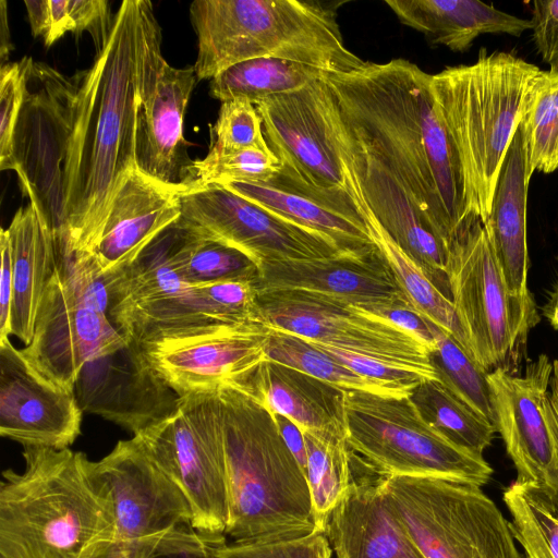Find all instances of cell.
I'll return each mask as SVG.
<instances>
[{
	"mask_svg": "<svg viewBox=\"0 0 558 558\" xmlns=\"http://www.w3.org/2000/svg\"><path fill=\"white\" fill-rule=\"evenodd\" d=\"M218 184L289 221L325 234L348 253L377 250L360 210L327 201L280 172L267 181Z\"/></svg>",
	"mask_w": 558,
	"mask_h": 558,
	"instance_id": "obj_25",
	"label": "cell"
},
{
	"mask_svg": "<svg viewBox=\"0 0 558 558\" xmlns=\"http://www.w3.org/2000/svg\"><path fill=\"white\" fill-rule=\"evenodd\" d=\"M57 267L65 287L85 304L109 313V279L90 255L68 254L56 248ZM109 316V315H108Z\"/></svg>",
	"mask_w": 558,
	"mask_h": 558,
	"instance_id": "obj_45",
	"label": "cell"
},
{
	"mask_svg": "<svg viewBox=\"0 0 558 558\" xmlns=\"http://www.w3.org/2000/svg\"><path fill=\"white\" fill-rule=\"evenodd\" d=\"M153 558H209L207 544L197 549H186L168 554L157 555Z\"/></svg>",
	"mask_w": 558,
	"mask_h": 558,
	"instance_id": "obj_52",
	"label": "cell"
},
{
	"mask_svg": "<svg viewBox=\"0 0 558 558\" xmlns=\"http://www.w3.org/2000/svg\"><path fill=\"white\" fill-rule=\"evenodd\" d=\"M7 230L13 270L11 335L27 345L56 268V238L49 222L31 203L15 213Z\"/></svg>",
	"mask_w": 558,
	"mask_h": 558,
	"instance_id": "obj_27",
	"label": "cell"
},
{
	"mask_svg": "<svg viewBox=\"0 0 558 558\" xmlns=\"http://www.w3.org/2000/svg\"><path fill=\"white\" fill-rule=\"evenodd\" d=\"M74 392L34 371L8 339L0 342V435L23 447L65 449L81 434Z\"/></svg>",
	"mask_w": 558,
	"mask_h": 558,
	"instance_id": "obj_18",
	"label": "cell"
},
{
	"mask_svg": "<svg viewBox=\"0 0 558 558\" xmlns=\"http://www.w3.org/2000/svg\"><path fill=\"white\" fill-rule=\"evenodd\" d=\"M446 274L470 355L487 372H510L539 315L533 295L508 291L481 220L449 245Z\"/></svg>",
	"mask_w": 558,
	"mask_h": 558,
	"instance_id": "obj_10",
	"label": "cell"
},
{
	"mask_svg": "<svg viewBox=\"0 0 558 558\" xmlns=\"http://www.w3.org/2000/svg\"><path fill=\"white\" fill-rule=\"evenodd\" d=\"M324 534L336 558H423L390 508L381 475L368 468L352 476Z\"/></svg>",
	"mask_w": 558,
	"mask_h": 558,
	"instance_id": "obj_23",
	"label": "cell"
},
{
	"mask_svg": "<svg viewBox=\"0 0 558 558\" xmlns=\"http://www.w3.org/2000/svg\"><path fill=\"white\" fill-rule=\"evenodd\" d=\"M399 21L423 33L434 45L466 51L481 35L519 37L531 29L527 19L477 0H386Z\"/></svg>",
	"mask_w": 558,
	"mask_h": 558,
	"instance_id": "obj_28",
	"label": "cell"
},
{
	"mask_svg": "<svg viewBox=\"0 0 558 558\" xmlns=\"http://www.w3.org/2000/svg\"><path fill=\"white\" fill-rule=\"evenodd\" d=\"M262 118L250 100L235 98L221 102L218 118L210 125L209 150L267 148Z\"/></svg>",
	"mask_w": 558,
	"mask_h": 558,
	"instance_id": "obj_42",
	"label": "cell"
},
{
	"mask_svg": "<svg viewBox=\"0 0 558 558\" xmlns=\"http://www.w3.org/2000/svg\"><path fill=\"white\" fill-rule=\"evenodd\" d=\"M325 89L324 75L255 107L267 145L279 160L278 172L327 201L361 211L331 135Z\"/></svg>",
	"mask_w": 558,
	"mask_h": 558,
	"instance_id": "obj_14",
	"label": "cell"
},
{
	"mask_svg": "<svg viewBox=\"0 0 558 558\" xmlns=\"http://www.w3.org/2000/svg\"><path fill=\"white\" fill-rule=\"evenodd\" d=\"M331 135L365 223L377 225L427 275L480 219L432 74L405 59L326 73Z\"/></svg>",
	"mask_w": 558,
	"mask_h": 558,
	"instance_id": "obj_1",
	"label": "cell"
},
{
	"mask_svg": "<svg viewBox=\"0 0 558 558\" xmlns=\"http://www.w3.org/2000/svg\"><path fill=\"white\" fill-rule=\"evenodd\" d=\"M0 342L11 335V308L13 302L12 252L9 232L0 231Z\"/></svg>",
	"mask_w": 558,
	"mask_h": 558,
	"instance_id": "obj_48",
	"label": "cell"
},
{
	"mask_svg": "<svg viewBox=\"0 0 558 558\" xmlns=\"http://www.w3.org/2000/svg\"><path fill=\"white\" fill-rule=\"evenodd\" d=\"M258 293L299 290L339 299L367 311L384 312L410 304L378 248L365 255L289 259L264 264Z\"/></svg>",
	"mask_w": 558,
	"mask_h": 558,
	"instance_id": "obj_20",
	"label": "cell"
},
{
	"mask_svg": "<svg viewBox=\"0 0 558 558\" xmlns=\"http://www.w3.org/2000/svg\"><path fill=\"white\" fill-rule=\"evenodd\" d=\"M276 415L277 424L279 426L282 438L284 439L288 448L296 459L303 473L306 476L307 468V453L304 441V436L301 429L292 423L289 418Z\"/></svg>",
	"mask_w": 558,
	"mask_h": 558,
	"instance_id": "obj_49",
	"label": "cell"
},
{
	"mask_svg": "<svg viewBox=\"0 0 558 558\" xmlns=\"http://www.w3.org/2000/svg\"><path fill=\"white\" fill-rule=\"evenodd\" d=\"M326 73L290 60L256 58L236 63L216 75L210 80L209 94L221 102L245 98L256 106L269 97L299 90Z\"/></svg>",
	"mask_w": 558,
	"mask_h": 558,
	"instance_id": "obj_30",
	"label": "cell"
},
{
	"mask_svg": "<svg viewBox=\"0 0 558 558\" xmlns=\"http://www.w3.org/2000/svg\"><path fill=\"white\" fill-rule=\"evenodd\" d=\"M34 60L23 57L7 62L0 69V169L16 170L14 158L15 133L27 94Z\"/></svg>",
	"mask_w": 558,
	"mask_h": 558,
	"instance_id": "obj_41",
	"label": "cell"
},
{
	"mask_svg": "<svg viewBox=\"0 0 558 558\" xmlns=\"http://www.w3.org/2000/svg\"><path fill=\"white\" fill-rule=\"evenodd\" d=\"M338 417L349 450L379 475L434 477L480 487L493 475L483 456L429 424L411 397L341 390Z\"/></svg>",
	"mask_w": 558,
	"mask_h": 558,
	"instance_id": "obj_7",
	"label": "cell"
},
{
	"mask_svg": "<svg viewBox=\"0 0 558 558\" xmlns=\"http://www.w3.org/2000/svg\"><path fill=\"white\" fill-rule=\"evenodd\" d=\"M134 436L187 498L195 530L226 541L229 489L217 389L179 397L171 414Z\"/></svg>",
	"mask_w": 558,
	"mask_h": 558,
	"instance_id": "obj_11",
	"label": "cell"
},
{
	"mask_svg": "<svg viewBox=\"0 0 558 558\" xmlns=\"http://www.w3.org/2000/svg\"><path fill=\"white\" fill-rule=\"evenodd\" d=\"M530 181L519 130L514 133L496 183L490 211L483 222L493 254L508 291L529 298L526 203Z\"/></svg>",
	"mask_w": 558,
	"mask_h": 558,
	"instance_id": "obj_26",
	"label": "cell"
},
{
	"mask_svg": "<svg viewBox=\"0 0 558 558\" xmlns=\"http://www.w3.org/2000/svg\"><path fill=\"white\" fill-rule=\"evenodd\" d=\"M531 31L534 46L549 69H558V0L533 2Z\"/></svg>",
	"mask_w": 558,
	"mask_h": 558,
	"instance_id": "obj_47",
	"label": "cell"
},
{
	"mask_svg": "<svg viewBox=\"0 0 558 558\" xmlns=\"http://www.w3.org/2000/svg\"><path fill=\"white\" fill-rule=\"evenodd\" d=\"M263 323H211L136 341L156 374L178 397L216 390L267 360Z\"/></svg>",
	"mask_w": 558,
	"mask_h": 558,
	"instance_id": "obj_15",
	"label": "cell"
},
{
	"mask_svg": "<svg viewBox=\"0 0 558 558\" xmlns=\"http://www.w3.org/2000/svg\"><path fill=\"white\" fill-rule=\"evenodd\" d=\"M549 400L558 417V360L553 361V375L549 386Z\"/></svg>",
	"mask_w": 558,
	"mask_h": 558,
	"instance_id": "obj_53",
	"label": "cell"
},
{
	"mask_svg": "<svg viewBox=\"0 0 558 558\" xmlns=\"http://www.w3.org/2000/svg\"><path fill=\"white\" fill-rule=\"evenodd\" d=\"M551 375L553 362L546 354L531 362L523 376L502 368L487 375L495 426L515 466L517 481L548 490L556 487L554 444L544 414Z\"/></svg>",
	"mask_w": 558,
	"mask_h": 558,
	"instance_id": "obj_17",
	"label": "cell"
},
{
	"mask_svg": "<svg viewBox=\"0 0 558 558\" xmlns=\"http://www.w3.org/2000/svg\"><path fill=\"white\" fill-rule=\"evenodd\" d=\"M510 529L525 558H558V494L517 481L504 492Z\"/></svg>",
	"mask_w": 558,
	"mask_h": 558,
	"instance_id": "obj_33",
	"label": "cell"
},
{
	"mask_svg": "<svg viewBox=\"0 0 558 558\" xmlns=\"http://www.w3.org/2000/svg\"><path fill=\"white\" fill-rule=\"evenodd\" d=\"M411 399L424 418L457 445L483 456L496 426L459 399L440 380H425Z\"/></svg>",
	"mask_w": 558,
	"mask_h": 558,
	"instance_id": "obj_35",
	"label": "cell"
},
{
	"mask_svg": "<svg viewBox=\"0 0 558 558\" xmlns=\"http://www.w3.org/2000/svg\"><path fill=\"white\" fill-rule=\"evenodd\" d=\"M130 342L109 318L81 301L56 268L39 306L33 339L21 352L44 379L66 391L83 367Z\"/></svg>",
	"mask_w": 558,
	"mask_h": 558,
	"instance_id": "obj_16",
	"label": "cell"
},
{
	"mask_svg": "<svg viewBox=\"0 0 558 558\" xmlns=\"http://www.w3.org/2000/svg\"><path fill=\"white\" fill-rule=\"evenodd\" d=\"M230 383L274 414L289 418L303 434L327 444L344 440L338 417L341 390L269 360Z\"/></svg>",
	"mask_w": 558,
	"mask_h": 558,
	"instance_id": "obj_24",
	"label": "cell"
},
{
	"mask_svg": "<svg viewBox=\"0 0 558 558\" xmlns=\"http://www.w3.org/2000/svg\"><path fill=\"white\" fill-rule=\"evenodd\" d=\"M165 60L153 3L122 1L92 66L74 75L54 235L60 252L89 255L97 244L114 196L136 167L137 112Z\"/></svg>",
	"mask_w": 558,
	"mask_h": 558,
	"instance_id": "obj_2",
	"label": "cell"
},
{
	"mask_svg": "<svg viewBox=\"0 0 558 558\" xmlns=\"http://www.w3.org/2000/svg\"><path fill=\"white\" fill-rule=\"evenodd\" d=\"M311 343L353 372L386 385L404 397H411L415 388L421 383L427 380L415 372L392 366L344 349L322 343Z\"/></svg>",
	"mask_w": 558,
	"mask_h": 558,
	"instance_id": "obj_46",
	"label": "cell"
},
{
	"mask_svg": "<svg viewBox=\"0 0 558 558\" xmlns=\"http://www.w3.org/2000/svg\"><path fill=\"white\" fill-rule=\"evenodd\" d=\"M94 465L112 495L114 531L88 558H153L214 543L195 530L187 498L136 436Z\"/></svg>",
	"mask_w": 558,
	"mask_h": 558,
	"instance_id": "obj_8",
	"label": "cell"
},
{
	"mask_svg": "<svg viewBox=\"0 0 558 558\" xmlns=\"http://www.w3.org/2000/svg\"><path fill=\"white\" fill-rule=\"evenodd\" d=\"M194 286L214 320L229 324L262 323L258 315L257 278H234Z\"/></svg>",
	"mask_w": 558,
	"mask_h": 558,
	"instance_id": "obj_43",
	"label": "cell"
},
{
	"mask_svg": "<svg viewBox=\"0 0 558 558\" xmlns=\"http://www.w3.org/2000/svg\"><path fill=\"white\" fill-rule=\"evenodd\" d=\"M279 169V160L269 147L209 150L205 158L195 159V180L191 187L234 181H267Z\"/></svg>",
	"mask_w": 558,
	"mask_h": 558,
	"instance_id": "obj_40",
	"label": "cell"
},
{
	"mask_svg": "<svg viewBox=\"0 0 558 558\" xmlns=\"http://www.w3.org/2000/svg\"><path fill=\"white\" fill-rule=\"evenodd\" d=\"M32 34L49 48L66 33L87 32L99 52L107 43L113 16L107 0H25Z\"/></svg>",
	"mask_w": 558,
	"mask_h": 558,
	"instance_id": "obj_34",
	"label": "cell"
},
{
	"mask_svg": "<svg viewBox=\"0 0 558 558\" xmlns=\"http://www.w3.org/2000/svg\"><path fill=\"white\" fill-rule=\"evenodd\" d=\"M229 489L231 542L296 538L315 532L305 474L276 415L233 383L217 388Z\"/></svg>",
	"mask_w": 558,
	"mask_h": 558,
	"instance_id": "obj_4",
	"label": "cell"
},
{
	"mask_svg": "<svg viewBox=\"0 0 558 558\" xmlns=\"http://www.w3.org/2000/svg\"><path fill=\"white\" fill-rule=\"evenodd\" d=\"M184 226L187 232L181 250V269L189 283L202 284L234 278H258L257 265L246 255L204 238L186 225Z\"/></svg>",
	"mask_w": 558,
	"mask_h": 558,
	"instance_id": "obj_39",
	"label": "cell"
},
{
	"mask_svg": "<svg viewBox=\"0 0 558 558\" xmlns=\"http://www.w3.org/2000/svg\"><path fill=\"white\" fill-rule=\"evenodd\" d=\"M196 82L194 65L174 68L165 60L136 120V168L181 193L195 180V160L189 156L184 137V116Z\"/></svg>",
	"mask_w": 558,
	"mask_h": 558,
	"instance_id": "obj_21",
	"label": "cell"
},
{
	"mask_svg": "<svg viewBox=\"0 0 558 558\" xmlns=\"http://www.w3.org/2000/svg\"><path fill=\"white\" fill-rule=\"evenodd\" d=\"M209 558H332L324 532L289 539L264 542H215L207 544Z\"/></svg>",
	"mask_w": 558,
	"mask_h": 558,
	"instance_id": "obj_44",
	"label": "cell"
},
{
	"mask_svg": "<svg viewBox=\"0 0 558 558\" xmlns=\"http://www.w3.org/2000/svg\"><path fill=\"white\" fill-rule=\"evenodd\" d=\"M436 350L430 361L439 380L475 412L495 424L487 380L488 372L477 364L447 332L437 327Z\"/></svg>",
	"mask_w": 558,
	"mask_h": 558,
	"instance_id": "obj_38",
	"label": "cell"
},
{
	"mask_svg": "<svg viewBox=\"0 0 558 558\" xmlns=\"http://www.w3.org/2000/svg\"><path fill=\"white\" fill-rule=\"evenodd\" d=\"M186 227L178 219L163 230L128 267L109 279V318L187 292L181 269Z\"/></svg>",
	"mask_w": 558,
	"mask_h": 558,
	"instance_id": "obj_29",
	"label": "cell"
},
{
	"mask_svg": "<svg viewBox=\"0 0 558 558\" xmlns=\"http://www.w3.org/2000/svg\"><path fill=\"white\" fill-rule=\"evenodd\" d=\"M367 229L372 241L403 291L411 310L450 335L470 355L468 343L451 300L430 281L421 267L377 225L369 223Z\"/></svg>",
	"mask_w": 558,
	"mask_h": 558,
	"instance_id": "obj_32",
	"label": "cell"
},
{
	"mask_svg": "<svg viewBox=\"0 0 558 558\" xmlns=\"http://www.w3.org/2000/svg\"><path fill=\"white\" fill-rule=\"evenodd\" d=\"M303 436L307 453L306 480L314 522L316 529L324 532L329 513L352 481L351 453L344 440L327 444L310 434Z\"/></svg>",
	"mask_w": 558,
	"mask_h": 558,
	"instance_id": "obj_37",
	"label": "cell"
},
{
	"mask_svg": "<svg viewBox=\"0 0 558 558\" xmlns=\"http://www.w3.org/2000/svg\"><path fill=\"white\" fill-rule=\"evenodd\" d=\"M266 356L269 361L296 369L339 390L404 397L386 385L353 372L310 341L286 331L269 328Z\"/></svg>",
	"mask_w": 558,
	"mask_h": 558,
	"instance_id": "obj_36",
	"label": "cell"
},
{
	"mask_svg": "<svg viewBox=\"0 0 558 558\" xmlns=\"http://www.w3.org/2000/svg\"><path fill=\"white\" fill-rule=\"evenodd\" d=\"M0 484V558H88L114 531L111 492L84 452L23 447Z\"/></svg>",
	"mask_w": 558,
	"mask_h": 558,
	"instance_id": "obj_3",
	"label": "cell"
},
{
	"mask_svg": "<svg viewBox=\"0 0 558 558\" xmlns=\"http://www.w3.org/2000/svg\"><path fill=\"white\" fill-rule=\"evenodd\" d=\"M258 315L269 328L332 345L439 380L433 350L385 315L355 304L299 290L258 294Z\"/></svg>",
	"mask_w": 558,
	"mask_h": 558,
	"instance_id": "obj_12",
	"label": "cell"
},
{
	"mask_svg": "<svg viewBox=\"0 0 558 558\" xmlns=\"http://www.w3.org/2000/svg\"><path fill=\"white\" fill-rule=\"evenodd\" d=\"M181 192L132 169L114 196L100 238L89 254L111 278L134 262L181 216Z\"/></svg>",
	"mask_w": 558,
	"mask_h": 558,
	"instance_id": "obj_22",
	"label": "cell"
},
{
	"mask_svg": "<svg viewBox=\"0 0 558 558\" xmlns=\"http://www.w3.org/2000/svg\"><path fill=\"white\" fill-rule=\"evenodd\" d=\"M390 508L423 558H523L509 521L482 487L381 475Z\"/></svg>",
	"mask_w": 558,
	"mask_h": 558,
	"instance_id": "obj_9",
	"label": "cell"
},
{
	"mask_svg": "<svg viewBox=\"0 0 558 558\" xmlns=\"http://www.w3.org/2000/svg\"><path fill=\"white\" fill-rule=\"evenodd\" d=\"M538 66L482 48L474 63L432 75L441 116L459 151L482 223L487 219L524 95Z\"/></svg>",
	"mask_w": 558,
	"mask_h": 558,
	"instance_id": "obj_6",
	"label": "cell"
},
{
	"mask_svg": "<svg viewBox=\"0 0 558 558\" xmlns=\"http://www.w3.org/2000/svg\"><path fill=\"white\" fill-rule=\"evenodd\" d=\"M518 130L521 134L525 174L558 169V69L538 70L526 88Z\"/></svg>",
	"mask_w": 558,
	"mask_h": 558,
	"instance_id": "obj_31",
	"label": "cell"
},
{
	"mask_svg": "<svg viewBox=\"0 0 558 558\" xmlns=\"http://www.w3.org/2000/svg\"><path fill=\"white\" fill-rule=\"evenodd\" d=\"M74 395L83 412L109 420L133 435L171 414L179 398L131 339L123 348L87 363Z\"/></svg>",
	"mask_w": 558,
	"mask_h": 558,
	"instance_id": "obj_19",
	"label": "cell"
},
{
	"mask_svg": "<svg viewBox=\"0 0 558 558\" xmlns=\"http://www.w3.org/2000/svg\"><path fill=\"white\" fill-rule=\"evenodd\" d=\"M180 220L204 238L240 251L259 268L269 262L351 254L330 238L289 221L219 184L180 194Z\"/></svg>",
	"mask_w": 558,
	"mask_h": 558,
	"instance_id": "obj_13",
	"label": "cell"
},
{
	"mask_svg": "<svg viewBox=\"0 0 558 558\" xmlns=\"http://www.w3.org/2000/svg\"><path fill=\"white\" fill-rule=\"evenodd\" d=\"M197 82L242 61L270 57L347 73L364 65L347 48L333 8L300 0H195Z\"/></svg>",
	"mask_w": 558,
	"mask_h": 558,
	"instance_id": "obj_5",
	"label": "cell"
},
{
	"mask_svg": "<svg viewBox=\"0 0 558 558\" xmlns=\"http://www.w3.org/2000/svg\"><path fill=\"white\" fill-rule=\"evenodd\" d=\"M542 314L553 328L558 329V281L549 293L547 302L543 305Z\"/></svg>",
	"mask_w": 558,
	"mask_h": 558,
	"instance_id": "obj_51",
	"label": "cell"
},
{
	"mask_svg": "<svg viewBox=\"0 0 558 558\" xmlns=\"http://www.w3.org/2000/svg\"><path fill=\"white\" fill-rule=\"evenodd\" d=\"M7 1H0V60L5 64L13 46L10 39Z\"/></svg>",
	"mask_w": 558,
	"mask_h": 558,
	"instance_id": "obj_50",
	"label": "cell"
}]
</instances>
